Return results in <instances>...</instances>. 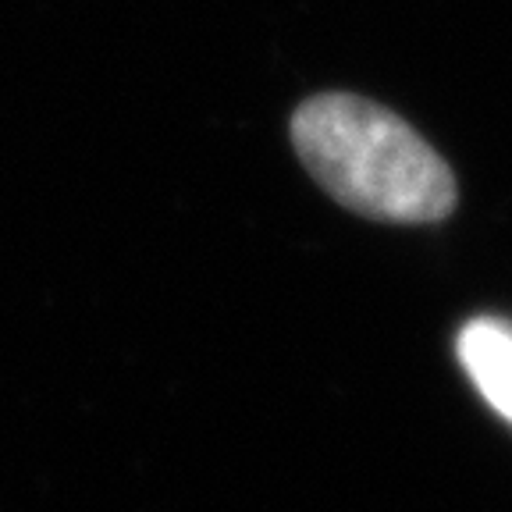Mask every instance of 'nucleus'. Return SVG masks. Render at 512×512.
Returning a JSON list of instances; mask_svg holds the SVG:
<instances>
[{
  "mask_svg": "<svg viewBox=\"0 0 512 512\" xmlns=\"http://www.w3.org/2000/svg\"><path fill=\"white\" fill-rule=\"evenodd\" d=\"M292 146L331 200L370 221L434 224L459 203L456 175L413 125L352 93H320L292 114Z\"/></svg>",
  "mask_w": 512,
  "mask_h": 512,
  "instance_id": "obj_1",
  "label": "nucleus"
},
{
  "mask_svg": "<svg viewBox=\"0 0 512 512\" xmlns=\"http://www.w3.org/2000/svg\"><path fill=\"white\" fill-rule=\"evenodd\" d=\"M459 363L491 409L512 424V320L473 317L456 338Z\"/></svg>",
  "mask_w": 512,
  "mask_h": 512,
  "instance_id": "obj_2",
  "label": "nucleus"
}]
</instances>
